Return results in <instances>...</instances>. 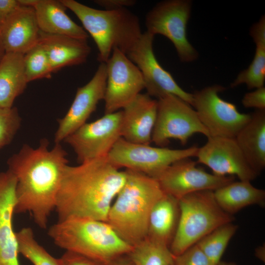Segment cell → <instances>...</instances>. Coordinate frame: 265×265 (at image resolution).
Segmentation results:
<instances>
[{
    "mask_svg": "<svg viewBox=\"0 0 265 265\" xmlns=\"http://www.w3.org/2000/svg\"><path fill=\"white\" fill-rule=\"evenodd\" d=\"M5 53V51L4 50L2 42L0 38V61Z\"/></svg>",
    "mask_w": 265,
    "mask_h": 265,
    "instance_id": "39",
    "label": "cell"
},
{
    "mask_svg": "<svg viewBox=\"0 0 265 265\" xmlns=\"http://www.w3.org/2000/svg\"><path fill=\"white\" fill-rule=\"evenodd\" d=\"M190 158L178 160L168 166L157 179L166 194L178 199L203 190L214 191L235 181L233 176H219L197 167Z\"/></svg>",
    "mask_w": 265,
    "mask_h": 265,
    "instance_id": "14",
    "label": "cell"
},
{
    "mask_svg": "<svg viewBox=\"0 0 265 265\" xmlns=\"http://www.w3.org/2000/svg\"><path fill=\"white\" fill-rule=\"evenodd\" d=\"M235 138L248 163L259 175L265 167V110L251 113Z\"/></svg>",
    "mask_w": 265,
    "mask_h": 265,
    "instance_id": "22",
    "label": "cell"
},
{
    "mask_svg": "<svg viewBox=\"0 0 265 265\" xmlns=\"http://www.w3.org/2000/svg\"><path fill=\"white\" fill-rule=\"evenodd\" d=\"M54 244L104 265L128 254L132 246L106 222L86 218L58 221L48 231Z\"/></svg>",
    "mask_w": 265,
    "mask_h": 265,
    "instance_id": "4",
    "label": "cell"
},
{
    "mask_svg": "<svg viewBox=\"0 0 265 265\" xmlns=\"http://www.w3.org/2000/svg\"><path fill=\"white\" fill-rule=\"evenodd\" d=\"M95 3L105 10H116L132 6L136 3L134 0H97Z\"/></svg>",
    "mask_w": 265,
    "mask_h": 265,
    "instance_id": "35",
    "label": "cell"
},
{
    "mask_svg": "<svg viewBox=\"0 0 265 265\" xmlns=\"http://www.w3.org/2000/svg\"><path fill=\"white\" fill-rule=\"evenodd\" d=\"M251 182L234 181L213 191L215 199L219 207L232 215L249 206L264 207L265 191L255 187Z\"/></svg>",
    "mask_w": 265,
    "mask_h": 265,
    "instance_id": "25",
    "label": "cell"
},
{
    "mask_svg": "<svg viewBox=\"0 0 265 265\" xmlns=\"http://www.w3.org/2000/svg\"><path fill=\"white\" fill-rule=\"evenodd\" d=\"M180 214L179 200L164 193L150 213L147 237L169 247L177 231Z\"/></svg>",
    "mask_w": 265,
    "mask_h": 265,
    "instance_id": "23",
    "label": "cell"
},
{
    "mask_svg": "<svg viewBox=\"0 0 265 265\" xmlns=\"http://www.w3.org/2000/svg\"><path fill=\"white\" fill-rule=\"evenodd\" d=\"M179 223L169 246L175 256L197 243L218 227L233 222L235 219L219 207L212 190L186 195L179 199Z\"/></svg>",
    "mask_w": 265,
    "mask_h": 265,
    "instance_id": "6",
    "label": "cell"
},
{
    "mask_svg": "<svg viewBox=\"0 0 265 265\" xmlns=\"http://www.w3.org/2000/svg\"><path fill=\"white\" fill-rule=\"evenodd\" d=\"M48 140L34 148L24 145L7 161L8 170L16 179L14 213H29L41 228L55 210L64 171L68 164L67 153L60 143L49 150Z\"/></svg>",
    "mask_w": 265,
    "mask_h": 265,
    "instance_id": "1",
    "label": "cell"
},
{
    "mask_svg": "<svg viewBox=\"0 0 265 265\" xmlns=\"http://www.w3.org/2000/svg\"><path fill=\"white\" fill-rule=\"evenodd\" d=\"M122 116V110L105 114L86 122L64 140L74 150L79 164L107 156L121 137Z\"/></svg>",
    "mask_w": 265,
    "mask_h": 265,
    "instance_id": "11",
    "label": "cell"
},
{
    "mask_svg": "<svg viewBox=\"0 0 265 265\" xmlns=\"http://www.w3.org/2000/svg\"><path fill=\"white\" fill-rule=\"evenodd\" d=\"M16 234L20 254L33 265H60L58 259L52 256L37 241L30 228H23Z\"/></svg>",
    "mask_w": 265,
    "mask_h": 265,
    "instance_id": "29",
    "label": "cell"
},
{
    "mask_svg": "<svg viewBox=\"0 0 265 265\" xmlns=\"http://www.w3.org/2000/svg\"><path fill=\"white\" fill-rule=\"evenodd\" d=\"M174 265H214L200 247L194 244L175 256Z\"/></svg>",
    "mask_w": 265,
    "mask_h": 265,
    "instance_id": "32",
    "label": "cell"
},
{
    "mask_svg": "<svg viewBox=\"0 0 265 265\" xmlns=\"http://www.w3.org/2000/svg\"><path fill=\"white\" fill-rule=\"evenodd\" d=\"M61 1L76 15L94 40L100 63L107 61L114 48L126 54L142 33L138 17L127 8L100 10L74 0Z\"/></svg>",
    "mask_w": 265,
    "mask_h": 265,
    "instance_id": "5",
    "label": "cell"
},
{
    "mask_svg": "<svg viewBox=\"0 0 265 265\" xmlns=\"http://www.w3.org/2000/svg\"><path fill=\"white\" fill-rule=\"evenodd\" d=\"M107 80L104 97L105 114L123 108L144 89L138 68L119 49L114 48L106 63Z\"/></svg>",
    "mask_w": 265,
    "mask_h": 265,
    "instance_id": "13",
    "label": "cell"
},
{
    "mask_svg": "<svg viewBox=\"0 0 265 265\" xmlns=\"http://www.w3.org/2000/svg\"><path fill=\"white\" fill-rule=\"evenodd\" d=\"M158 100L139 94L123 108L121 137L134 143L150 145L156 123Z\"/></svg>",
    "mask_w": 265,
    "mask_h": 265,
    "instance_id": "18",
    "label": "cell"
},
{
    "mask_svg": "<svg viewBox=\"0 0 265 265\" xmlns=\"http://www.w3.org/2000/svg\"><path fill=\"white\" fill-rule=\"evenodd\" d=\"M154 38L146 31L142 33L126 54L140 71L147 94L157 100L169 95H175L192 106L193 94L183 90L157 59L153 51Z\"/></svg>",
    "mask_w": 265,
    "mask_h": 265,
    "instance_id": "12",
    "label": "cell"
},
{
    "mask_svg": "<svg viewBox=\"0 0 265 265\" xmlns=\"http://www.w3.org/2000/svg\"><path fill=\"white\" fill-rule=\"evenodd\" d=\"M107 80L106 63H101L90 80L77 89L74 101L65 116L59 119L55 133V144L60 143L70 134L86 123L104 99Z\"/></svg>",
    "mask_w": 265,
    "mask_h": 265,
    "instance_id": "16",
    "label": "cell"
},
{
    "mask_svg": "<svg viewBox=\"0 0 265 265\" xmlns=\"http://www.w3.org/2000/svg\"><path fill=\"white\" fill-rule=\"evenodd\" d=\"M40 30L32 7L20 6L0 25L5 53L25 54L38 42Z\"/></svg>",
    "mask_w": 265,
    "mask_h": 265,
    "instance_id": "19",
    "label": "cell"
},
{
    "mask_svg": "<svg viewBox=\"0 0 265 265\" xmlns=\"http://www.w3.org/2000/svg\"><path fill=\"white\" fill-rule=\"evenodd\" d=\"M128 255L133 265H174L169 247L147 237L133 245Z\"/></svg>",
    "mask_w": 265,
    "mask_h": 265,
    "instance_id": "26",
    "label": "cell"
},
{
    "mask_svg": "<svg viewBox=\"0 0 265 265\" xmlns=\"http://www.w3.org/2000/svg\"><path fill=\"white\" fill-rule=\"evenodd\" d=\"M23 54L5 53L0 61V107L10 108L28 83Z\"/></svg>",
    "mask_w": 265,
    "mask_h": 265,
    "instance_id": "24",
    "label": "cell"
},
{
    "mask_svg": "<svg viewBox=\"0 0 265 265\" xmlns=\"http://www.w3.org/2000/svg\"><path fill=\"white\" fill-rule=\"evenodd\" d=\"M60 265H106L81 254L69 251L58 258Z\"/></svg>",
    "mask_w": 265,
    "mask_h": 265,
    "instance_id": "34",
    "label": "cell"
},
{
    "mask_svg": "<svg viewBox=\"0 0 265 265\" xmlns=\"http://www.w3.org/2000/svg\"><path fill=\"white\" fill-rule=\"evenodd\" d=\"M198 149L196 146L182 149L156 147L132 143L120 137L107 158L110 163L119 169L125 167L156 179L175 162L196 157Z\"/></svg>",
    "mask_w": 265,
    "mask_h": 265,
    "instance_id": "7",
    "label": "cell"
},
{
    "mask_svg": "<svg viewBox=\"0 0 265 265\" xmlns=\"http://www.w3.org/2000/svg\"><path fill=\"white\" fill-rule=\"evenodd\" d=\"M256 256L262 261L265 260V246L262 245L257 247L255 250Z\"/></svg>",
    "mask_w": 265,
    "mask_h": 265,
    "instance_id": "38",
    "label": "cell"
},
{
    "mask_svg": "<svg viewBox=\"0 0 265 265\" xmlns=\"http://www.w3.org/2000/svg\"><path fill=\"white\" fill-rule=\"evenodd\" d=\"M106 265H133L128 254L120 256Z\"/></svg>",
    "mask_w": 265,
    "mask_h": 265,
    "instance_id": "37",
    "label": "cell"
},
{
    "mask_svg": "<svg viewBox=\"0 0 265 265\" xmlns=\"http://www.w3.org/2000/svg\"><path fill=\"white\" fill-rule=\"evenodd\" d=\"M125 172V182L110 206L106 222L133 246L147 237L150 213L164 193L156 179L133 170Z\"/></svg>",
    "mask_w": 265,
    "mask_h": 265,
    "instance_id": "3",
    "label": "cell"
},
{
    "mask_svg": "<svg viewBox=\"0 0 265 265\" xmlns=\"http://www.w3.org/2000/svg\"><path fill=\"white\" fill-rule=\"evenodd\" d=\"M198 148L197 162L206 165L219 176H237L251 182L259 175L251 168L235 138L212 137Z\"/></svg>",
    "mask_w": 265,
    "mask_h": 265,
    "instance_id": "15",
    "label": "cell"
},
{
    "mask_svg": "<svg viewBox=\"0 0 265 265\" xmlns=\"http://www.w3.org/2000/svg\"><path fill=\"white\" fill-rule=\"evenodd\" d=\"M241 103L245 108L265 110V87L263 86L246 93L243 97Z\"/></svg>",
    "mask_w": 265,
    "mask_h": 265,
    "instance_id": "33",
    "label": "cell"
},
{
    "mask_svg": "<svg viewBox=\"0 0 265 265\" xmlns=\"http://www.w3.org/2000/svg\"><path fill=\"white\" fill-rule=\"evenodd\" d=\"M24 62L28 82L49 79L53 73L48 56L38 43L24 55Z\"/></svg>",
    "mask_w": 265,
    "mask_h": 265,
    "instance_id": "30",
    "label": "cell"
},
{
    "mask_svg": "<svg viewBox=\"0 0 265 265\" xmlns=\"http://www.w3.org/2000/svg\"><path fill=\"white\" fill-rule=\"evenodd\" d=\"M191 3L188 0L161 1L147 13L145 18L146 31L154 36L160 34L168 38L183 62H192L198 57L186 36Z\"/></svg>",
    "mask_w": 265,
    "mask_h": 265,
    "instance_id": "8",
    "label": "cell"
},
{
    "mask_svg": "<svg viewBox=\"0 0 265 265\" xmlns=\"http://www.w3.org/2000/svg\"><path fill=\"white\" fill-rule=\"evenodd\" d=\"M126 173L107 157L65 167L57 196L58 221L86 218L106 222L115 197L126 181Z\"/></svg>",
    "mask_w": 265,
    "mask_h": 265,
    "instance_id": "2",
    "label": "cell"
},
{
    "mask_svg": "<svg viewBox=\"0 0 265 265\" xmlns=\"http://www.w3.org/2000/svg\"><path fill=\"white\" fill-rule=\"evenodd\" d=\"M225 89L214 84L192 93V106L210 137L235 138L251 117V114L240 112L234 104L219 96Z\"/></svg>",
    "mask_w": 265,
    "mask_h": 265,
    "instance_id": "9",
    "label": "cell"
},
{
    "mask_svg": "<svg viewBox=\"0 0 265 265\" xmlns=\"http://www.w3.org/2000/svg\"><path fill=\"white\" fill-rule=\"evenodd\" d=\"M21 123V118L17 108L0 107V149L13 140Z\"/></svg>",
    "mask_w": 265,
    "mask_h": 265,
    "instance_id": "31",
    "label": "cell"
},
{
    "mask_svg": "<svg viewBox=\"0 0 265 265\" xmlns=\"http://www.w3.org/2000/svg\"><path fill=\"white\" fill-rule=\"evenodd\" d=\"M217 265H236V263L233 262H227L220 261Z\"/></svg>",
    "mask_w": 265,
    "mask_h": 265,
    "instance_id": "40",
    "label": "cell"
},
{
    "mask_svg": "<svg viewBox=\"0 0 265 265\" xmlns=\"http://www.w3.org/2000/svg\"><path fill=\"white\" fill-rule=\"evenodd\" d=\"M38 43L44 49L53 73L84 63L91 52L86 40L41 31Z\"/></svg>",
    "mask_w": 265,
    "mask_h": 265,
    "instance_id": "20",
    "label": "cell"
},
{
    "mask_svg": "<svg viewBox=\"0 0 265 265\" xmlns=\"http://www.w3.org/2000/svg\"><path fill=\"white\" fill-rule=\"evenodd\" d=\"M157 100V118L152 135V142L157 146L165 147L171 139L185 145L195 133L210 137L196 111L188 103L173 95Z\"/></svg>",
    "mask_w": 265,
    "mask_h": 265,
    "instance_id": "10",
    "label": "cell"
},
{
    "mask_svg": "<svg viewBox=\"0 0 265 265\" xmlns=\"http://www.w3.org/2000/svg\"><path fill=\"white\" fill-rule=\"evenodd\" d=\"M16 179L8 170L0 173V265H20L16 234L12 226Z\"/></svg>",
    "mask_w": 265,
    "mask_h": 265,
    "instance_id": "17",
    "label": "cell"
},
{
    "mask_svg": "<svg viewBox=\"0 0 265 265\" xmlns=\"http://www.w3.org/2000/svg\"><path fill=\"white\" fill-rule=\"evenodd\" d=\"M20 6L18 0H0V25Z\"/></svg>",
    "mask_w": 265,
    "mask_h": 265,
    "instance_id": "36",
    "label": "cell"
},
{
    "mask_svg": "<svg viewBox=\"0 0 265 265\" xmlns=\"http://www.w3.org/2000/svg\"><path fill=\"white\" fill-rule=\"evenodd\" d=\"M31 7L41 31L87 40V32L67 15L61 0H33Z\"/></svg>",
    "mask_w": 265,
    "mask_h": 265,
    "instance_id": "21",
    "label": "cell"
},
{
    "mask_svg": "<svg viewBox=\"0 0 265 265\" xmlns=\"http://www.w3.org/2000/svg\"><path fill=\"white\" fill-rule=\"evenodd\" d=\"M238 229L232 222L222 225L196 243L214 265L221 261L227 246Z\"/></svg>",
    "mask_w": 265,
    "mask_h": 265,
    "instance_id": "27",
    "label": "cell"
},
{
    "mask_svg": "<svg viewBox=\"0 0 265 265\" xmlns=\"http://www.w3.org/2000/svg\"><path fill=\"white\" fill-rule=\"evenodd\" d=\"M256 51L252 61L248 67L240 72L231 84L234 88L241 84H246L249 89L264 86L265 80V38L254 39Z\"/></svg>",
    "mask_w": 265,
    "mask_h": 265,
    "instance_id": "28",
    "label": "cell"
}]
</instances>
